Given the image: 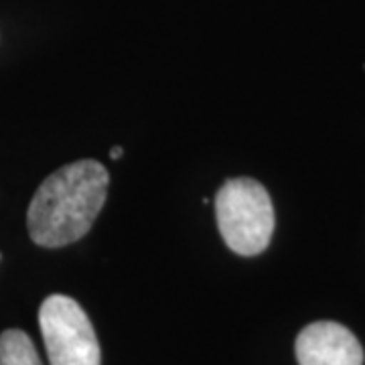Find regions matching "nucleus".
<instances>
[{
    "instance_id": "obj_1",
    "label": "nucleus",
    "mask_w": 365,
    "mask_h": 365,
    "mask_svg": "<svg viewBox=\"0 0 365 365\" xmlns=\"http://www.w3.org/2000/svg\"><path fill=\"white\" fill-rule=\"evenodd\" d=\"M108 170L98 160H78L41 182L26 211L31 240L43 248H61L90 232L108 195Z\"/></svg>"
},
{
    "instance_id": "obj_2",
    "label": "nucleus",
    "mask_w": 365,
    "mask_h": 365,
    "mask_svg": "<svg viewBox=\"0 0 365 365\" xmlns=\"http://www.w3.org/2000/svg\"><path fill=\"white\" fill-rule=\"evenodd\" d=\"M217 227L227 248L240 256H258L268 248L274 232V207L260 182L237 177L215 195Z\"/></svg>"
},
{
    "instance_id": "obj_3",
    "label": "nucleus",
    "mask_w": 365,
    "mask_h": 365,
    "mask_svg": "<svg viewBox=\"0 0 365 365\" xmlns=\"http://www.w3.org/2000/svg\"><path fill=\"white\" fill-rule=\"evenodd\" d=\"M39 327L51 365H100V343L90 317L73 299L51 294L39 309Z\"/></svg>"
},
{
    "instance_id": "obj_4",
    "label": "nucleus",
    "mask_w": 365,
    "mask_h": 365,
    "mask_svg": "<svg viewBox=\"0 0 365 365\" xmlns=\"http://www.w3.org/2000/svg\"><path fill=\"white\" fill-rule=\"evenodd\" d=\"M299 365H364V349L347 327L319 321L297 337Z\"/></svg>"
},
{
    "instance_id": "obj_5",
    "label": "nucleus",
    "mask_w": 365,
    "mask_h": 365,
    "mask_svg": "<svg viewBox=\"0 0 365 365\" xmlns=\"http://www.w3.org/2000/svg\"><path fill=\"white\" fill-rule=\"evenodd\" d=\"M0 365H43L39 353L31 337L19 331L9 329L0 335Z\"/></svg>"
},
{
    "instance_id": "obj_6",
    "label": "nucleus",
    "mask_w": 365,
    "mask_h": 365,
    "mask_svg": "<svg viewBox=\"0 0 365 365\" xmlns=\"http://www.w3.org/2000/svg\"><path fill=\"white\" fill-rule=\"evenodd\" d=\"M122 155H124V148H122V146H114V148H112V153H110L112 160H118Z\"/></svg>"
}]
</instances>
